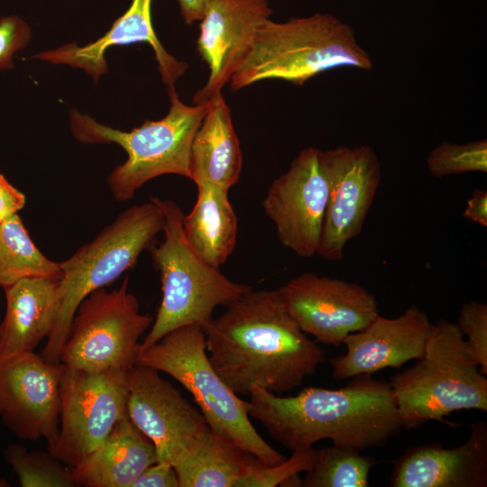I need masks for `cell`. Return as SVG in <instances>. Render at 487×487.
Wrapping results in <instances>:
<instances>
[{
	"mask_svg": "<svg viewBox=\"0 0 487 487\" xmlns=\"http://www.w3.org/2000/svg\"><path fill=\"white\" fill-rule=\"evenodd\" d=\"M278 291L305 334L336 347L379 315L375 297L363 286L314 272L292 278Z\"/></svg>",
	"mask_w": 487,
	"mask_h": 487,
	"instance_id": "cell-13",
	"label": "cell"
},
{
	"mask_svg": "<svg viewBox=\"0 0 487 487\" xmlns=\"http://www.w3.org/2000/svg\"><path fill=\"white\" fill-rule=\"evenodd\" d=\"M157 461L152 442L127 416L99 446L70 467V473L75 486L132 487L140 474Z\"/></svg>",
	"mask_w": 487,
	"mask_h": 487,
	"instance_id": "cell-21",
	"label": "cell"
},
{
	"mask_svg": "<svg viewBox=\"0 0 487 487\" xmlns=\"http://www.w3.org/2000/svg\"><path fill=\"white\" fill-rule=\"evenodd\" d=\"M32 39V29L17 15L0 18V70L14 68V55L26 48Z\"/></svg>",
	"mask_w": 487,
	"mask_h": 487,
	"instance_id": "cell-31",
	"label": "cell"
},
{
	"mask_svg": "<svg viewBox=\"0 0 487 487\" xmlns=\"http://www.w3.org/2000/svg\"><path fill=\"white\" fill-rule=\"evenodd\" d=\"M30 277L59 280L60 265L40 251L16 213L0 223V288Z\"/></svg>",
	"mask_w": 487,
	"mask_h": 487,
	"instance_id": "cell-25",
	"label": "cell"
},
{
	"mask_svg": "<svg viewBox=\"0 0 487 487\" xmlns=\"http://www.w3.org/2000/svg\"><path fill=\"white\" fill-rule=\"evenodd\" d=\"M164 372L192 395L212 431L222 434L267 465L286 457L253 427L244 400L219 377L209 362L203 327L184 326L170 331L139 353L137 363Z\"/></svg>",
	"mask_w": 487,
	"mask_h": 487,
	"instance_id": "cell-8",
	"label": "cell"
},
{
	"mask_svg": "<svg viewBox=\"0 0 487 487\" xmlns=\"http://www.w3.org/2000/svg\"><path fill=\"white\" fill-rule=\"evenodd\" d=\"M5 313L0 321V354L34 352L48 339L60 311L59 280L22 279L3 288Z\"/></svg>",
	"mask_w": 487,
	"mask_h": 487,
	"instance_id": "cell-20",
	"label": "cell"
},
{
	"mask_svg": "<svg viewBox=\"0 0 487 487\" xmlns=\"http://www.w3.org/2000/svg\"><path fill=\"white\" fill-rule=\"evenodd\" d=\"M432 323L417 306L395 318L378 315L363 329L348 335L345 354L329 360L335 380L372 375L386 368H400L423 356Z\"/></svg>",
	"mask_w": 487,
	"mask_h": 487,
	"instance_id": "cell-17",
	"label": "cell"
},
{
	"mask_svg": "<svg viewBox=\"0 0 487 487\" xmlns=\"http://www.w3.org/2000/svg\"><path fill=\"white\" fill-rule=\"evenodd\" d=\"M24 194L0 173V223L18 213L25 205Z\"/></svg>",
	"mask_w": 487,
	"mask_h": 487,
	"instance_id": "cell-33",
	"label": "cell"
},
{
	"mask_svg": "<svg viewBox=\"0 0 487 487\" xmlns=\"http://www.w3.org/2000/svg\"><path fill=\"white\" fill-rule=\"evenodd\" d=\"M126 372H87L64 365L59 431L48 450L73 467L127 417Z\"/></svg>",
	"mask_w": 487,
	"mask_h": 487,
	"instance_id": "cell-10",
	"label": "cell"
},
{
	"mask_svg": "<svg viewBox=\"0 0 487 487\" xmlns=\"http://www.w3.org/2000/svg\"><path fill=\"white\" fill-rule=\"evenodd\" d=\"M464 217L482 227H487V191L474 190L466 201L463 213Z\"/></svg>",
	"mask_w": 487,
	"mask_h": 487,
	"instance_id": "cell-34",
	"label": "cell"
},
{
	"mask_svg": "<svg viewBox=\"0 0 487 487\" xmlns=\"http://www.w3.org/2000/svg\"><path fill=\"white\" fill-rule=\"evenodd\" d=\"M243 153L229 106L222 92L208 100V108L190 149V178L197 186L226 191L238 182Z\"/></svg>",
	"mask_w": 487,
	"mask_h": 487,
	"instance_id": "cell-22",
	"label": "cell"
},
{
	"mask_svg": "<svg viewBox=\"0 0 487 487\" xmlns=\"http://www.w3.org/2000/svg\"><path fill=\"white\" fill-rule=\"evenodd\" d=\"M273 11L269 0H207L197 51L208 69L193 104L207 102L229 83L246 59L260 27Z\"/></svg>",
	"mask_w": 487,
	"mask_h": 487,
	"instance_id": "cell-16",
	"label": "cell"
},
{
	"mask_svg": "<svg viewBox=\"0 0 487 487\" xmlns=\"http://www.w3.org/2000/svg\"><path fill=\"white\" fill-rule=\"evenodd\" d=\"M162 228L161 209L150 198L148 202L121 212L91 242L60 262V311L41 353L45 360L60 363L61 348L80 302L134 267L141 253L151 249Z\"/></svg>",
	"mask_w": 487,
	"mask_h": 487,
	"instance_id": "cell-7",
	"label": "cell"
},
{
	"mask_svg": "<svg viewBox=\"0 0 487 487\" xmlns=\"http://www.w3.org/2000/svg\"><path fill=\"white\" fill-rule=\"evenodd\" d=\"M455 324L480 372L487 375V305L476 300L464 303Z\"/></svg>",
	"mask_w": 487,
	"mask_h": 487,
	"instance_id": "cell-30",
	"label": "cell"
},
{
	"mask_svg": "<svg viewBox=\"0 0 487 487\" xmlns=\"http://www.w3.org/2000/svg\"><path fill=\"white\" fill-rule=\"evenodd\" d=\"M197 201L182 227L193 250L207 262L219 268L236 245L238 220L226 190L198 185Z\"/></svg>",
	"mask_w": 487,
	"mask_h": 487,
	"instance_id": "cell-23",
	"label": "cell"
},
{
	"mask_svg": "<svg viewBox=\"0 0 487 487\" xmlns=\"http://www.w3.org/2000/svg\"><path fill=\"white\" fill-rule=\"evenodd\" d=\"M152 0H132L124 14L114 22L102 37L93 42L84 46L71 42L39 52L32 58L81 69L97 83L101 76L108 70L105 55L109 48L146 42L154 51L162 82L167 87H174L188 69V65L177 60L161 43L152 26Z\"/></svg>",
	"mask_w": 487,
	"mask_h": 487,
	"instance_id": "cell-19",
	"label": "cell"
},
{
	"mask_svg": "<svg viewBox=\"0 0 487 487\" xmlns=\"http://www.w3.org/2000/svg\"><path fill=\"white\" fill-rule=\"evenodd\" d=\"M163 214V240L151 247L161 283V300L140 352L176 328L204 327L218 306L227 307L251 289L231 280L203 260L188 244L182 227L183 212L172 200L151 197Z\"/></svg>",
	"mask_w": 487,
	"mask_h": 487,
	"instance_id": "cell-6",
	"label": "cell"
},
{
	"mask_svg": "<svg viewBox=\"0 0 487 487\" xmlns=\"http://www.w3.org/2000/svg\"><path fill=\"white\" fill-rule=\"evenodd\" d=\"M63 368L34 352L0 354V418L15 436L48 444L56 437Z\"/></svg>",
	"mask_w": 487,
	"mask_h": 487,
	"instance_id": "cell-15",
	"label": "cell"
},
{
	"mask_svg": "<svg viewBox=\"0 0 487 487\" xmlns=\"http://www.w3.org/2000/svg\"><path fill=\"white\" fill-rule=\"evenodd\" d=\"M341 67L364 70L373 67L349 24L322 13L286 22L270 18L258 30L229 84L233 92L268 79L303 86L313 77Z\"/></svg>",
	"mask_w": 487,
	"mask_h": 487,
	"instance_id": "cell-3",
	"label": "cell"
},
{
	"mask_svg": "<svg viewBox=\"0 0 487 487\" xmlns=\"http://www.w3.org/2000/svg\"><path fill=\"white\" fill-rule=\"evenodd\" d=\"M207 0H178L180 14L187 25L200 21L204 15Z\"/></svg>",
	"mask_w": 487,
	"mask_h": 487,
	"instance_id": "cell-35",
	"label": "cell"
},
{
	"mask_svg": "<svg viewBox=\"0 0 487 487\" xmlns=\"http://www.w3.org/2000/svg\"><path fill=\"white\" fill-rule=\"evenodd\" d=\"M292 452L289 459L273 465L264 464L254 455H251L235 487L283 486L290 477L307 472L312 467L316 449L311 447Z\"/></svg>",
	"mask_w": 487,
	"mask_h": 487,
	"instance_id": "cell-29",
	"label": "cell"
},
{
	"mask_svg": "<svg viewBox=\"0 0 487 487\" xmlns=\"http://www.w3.org/2000/svg\"><path fill=\"white\" fill-rule=\"evenodd\" d=\"M376 461L361 451L332 445L316 449L312 467L305 472L304 487H367Z\"/></svg>",
	"mask_w": 487,
	"mask_h": 487,
	"instance_id": "cell-26",
	"label": "cell"
},
{
	"mask_svg": "<svg viewBox=\"0 0 487 487\" xmlns=\"http://www.w3.org/2000/svg\"><path fill=\"white\" fill-rule=\"evenodd\" d=\"M392 487H486L487 424L471 426L464 443L455 448L440 444L410 447L394 462Z\"/></svg>",
	"mask_w": 487,
	"mask_h": 487,
	"instance_id": "cell-18",
	"label": "cell"
},
{
	"mask_svg": "<svg viewBox=\"0 0 487 487\" xmlns=\"http://www.w3.org/2000/svg\"><path fill=\"white\" fill-rule=\"evenodd\" d=\"M153 318L139 309L126 276L118 288H100L78 305L60 356L69 368L127 371L137 363L141 336Z\"/></svg>",
	"mask_w": 487,
	"mask_h": 487,
	"instance_id": "cell-9",
	"label": "cell"
},
{
	"mask_svg": "<svg viewBox=\"0 0 487 487\" xmlns=\"http://www.w3.org/2000/svg\"><path fill=\"white\" fill-rule=\"evenodd\" d=\"M430 174L441 179L454 174L487 171L486 139L464 144L444 142L435 147L427 158Z\"/></svg>",
	"mask_w": 487,
	"mask_h": 487,
	"instance_id": "cell-28",
	"label": "cell"
},
{
	"mask_svg": "<svg viewBox=\"0 0 487 487\" xmlns=\"http://www.w3.org/2000/svg\"><path fill=\"white\" fill-rule=\"evenodd\" d=\"M391 388L402 427L464 409L487 411V378L480 372L455 323L431 325L423 356L394 374Z\"/></svg>",
	"mask_w": 487,
	"mask_h": 487,
	"instance_id": "cell-5",
	"label": "cell"
},
{
	"mask_svg": "<svg viewBox=\"0 0 487 487\" xmlns=\"http://www.w3.org/2000/svg\"><path fill=\"white\" fill-rule=\"evenodd\" d=\"M204 327L216 372L237 395L253 387L283 394L299 387L326 361L286 309L278 289H253Z\"/></svg>",
	"mask_w": 487,
	"mask_h": 487,
	"instance_id": "cell-1",
	"label": "cell"
},
{
	"mask_svg": "<svg viewBox=\"0 0 487 487\" xmlns=\"http://www.w3.org/2000/svg\"><path fill=\"white\" fill-rule=\"evenodd\" d=\"M249 397L250 417L291 451L329 439L362 452L382 446L402 427L389 382L371 375L353 377L343 388L308 387L287 397L253 387Z\"/></svg>",
	"mask_w": 487,
	"mask_h": 487,
	"instance_id": "cell-2",
	"label": "cell"
},
{
	"mask_svg": "<svg viewBox=\"0 0 487 487\" xmlns=\"http://www.w3.org/2000/svg\"><path fill=\"white\" fill-rule=\"evenodd\" d=\"M168 88L170 109L160 120H145L129 132L102 124L77 110L69 113L73 136L82 143H115L127 154L107 178L115 199L126 202L148 181L166 174L190 178V149L208 108V101L183 103L175 87Z\"/></svg>",
	"mask_w": 487,
	"mask_h": 487,
	"instance_id": "cell-4",
	"label": "cell"
},
{
	"mask_svg": "<svg viewBox=\"0 0 487 487\" xmlns=\"http://www.w3.org/2000/svg\"><path fill=\"white\" fill-rule=\"evenodd\" d=\"M132 487H179V482L171 464L156 462L140 474Z\"/></svg>",
	"mask_w": 487,
	"mask_h": 487,
	"instance_id": "cell-32",
	"label": "cell"
},
{
	"mask_svg": "<svg viewBox=\"0 0 487 487\" xmlns=\"http://www.w3.org/2000/svg\"><path fill=\"white\" fill-rule=\"evenodd\" d=\"M319 152L314 147L301 150L262 200L281 245L301 258L317 253L327 203L328 182Z\"/></svg>",
	"mask_w": 487,
	"mask_h": 487,
	"instance_id": "cell-14",
	"label": "cell"
},
{
	"mask_svg": "<svg viewBox=\"0 0 487 487\" xmlns=\"http://www.w3.org/2000/svg\"><path fill=\"white\" fill-rule=\"evenodd\" d=\"M22 487H74L70 467L49 450H28L18 444L9 445L4 453Z\"/></svg>",
	"mask_w": 487,
	"mask_h": 487,
	"instance_id": "cell-27",
	"label": "cell"
},
{
	"mask_svg": "<svg viewBox=\"0 0 487 487\" xmlns=\"http://www.w3.org/2000/svg\"><path fill=\"white\" fill-rule=\"evenodd\" d=\"M328 182L327 203L317 254L339 261L349 241L362 232L381 179L375 151L365 144L319 152Z\"/></svg>",
	"mask_w": 487,
	"mask_h": 487,
	"instance_id": "cell-12",
	"label": "cell"
},
{
	"mask_svg": "<svg viewBox=\"0 0 487 487\" xmlns=\"http://www.w3.org/2000/svg\"><path fill=\"white\" fill-rule=\"evenodd\" d=\"M251 455L210 429L202 443L173 467L179 487H235Z\"/></svg>",
	"mask_w": 487,
	"mask_h": 487,
	"instance_id": "cell-24",
	"label": "cell"
},
{
	"mask_svg": "<svg viewBox=\"0 0 487 487\" xmlns=\"http://www.w3.org/2000/svg\"><path fill=\"white\" fill-rule=\"evenodd\" d=\"M126 383L127 416L152 442L157 462L174 466L205 439L210 428L201 411L159 371L135 363Z\"/></svg>",
	"mask_w": 487,
	"mask_h": 487,
	"instance_id": "cell-11",
	"label": "cell"
}]
</instances>
